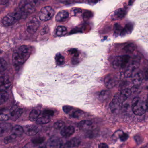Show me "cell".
I'll list each match as a JSON object with an SVG mask.
<instances>
[{"label":"cell","mask_w":148,"mask_h":148,"mask_svg":"<svg viewBox=\"0 0 148 148\" xmlns=\"http://www.w3.org/2000/svg\"><path fill=\"white\" fill-rule=\"evenodd\" d=\"M67 33V29L64 26H58L56 30V34L59 36H63L65 35Z\"/></svg>","instance_id":"27"},{"label":"cell","mask_w":148,"mask_h":148,"mask_svg":"<svg viewBox=\"0 0 148 148\" xmlns=\"http://www.w3.org/2000/svg\"><path fill=\"white\" fill-rule=\"evenodd\" d=\"M61 145L62 141L61 139L57 137L50 138L47 143L48 148H59Z\"/></svg>","instance_id":"11"},{"label":"cell","mask_w":148,"mask_h":148,"mask_svg":"<svg viewBox=\"0 0 148 148\" xmlns=\"http://www.w3.org/2000/svg\"><path fill=\"white\" fill-rule=\"evenodd\" d=\"M65 127V123L62 121H58L55 122L54 127L56 130H62Z\"/></svg>","instance_id":"32"},{"label":"cell","mask_w":148,"mask_h":148,"mask_svg":"<svg viewBox=\"0 0 148 148\" xmlns=\"http://www.w3.org/2000/svg\"><path fill=\"white\" fill-rule=\"evenodd\" d=\"M11 125L9 123H0V137H3L11 132L12 130Z\"/></svg>","instance_id":"13"},{"label":"cell","mask_w":148,"mask_h":148,"mask_svg":"<svg viewBox=\"0 0 148 148\" xmlns=\"http://www.w3.org/2000/svg\"><path fill=\"white\" fill-rule=\"evenodd\" d=\"M132 109L133 112L136 115L143 114L147 110L146 100L140 97L134 98L132 102Z\"/></svg>","instance_id":"2"},{"label":"cell","mask_w":148,"mask_h":148,"mask_svg":"<svg viewBox=\"0 0 148 148\" xmlns=\"http://www.w3.org/2000/svg\"><path fill=\"white\" fill-rule=\"evenodd\" d=\"M17 138V137H15L14 135L11 134V135L7 136V137H6L4 139V143L5 144L9 143H11V142L13 141V140L16 139Z\"/></svg>","instance_id":"36"},{"label":"cell","mask_w":148,"mask_h":148,"mask_svg":"<svg viewBox=\"0 0 148 148\" xmlns=\"http://www.w3.org/2000/svg\"><path fill=\"white\" fill-rule=\"evenodd\" d=\"M73 109H74V108L73 107L68 106V105L64 106L63 107V110L65 114H69L73 110Z\"/></svg>","instance_id":"38"},{"label":"cell","mask_w":148,"mask_h":148,"mask_svg":"<svg viewBox=\"0 0 148 148\" xmlns=\"http://www.w3.org/2000/svg\"><path fill=\"white\" fill-rule=\"evenodd\" d=\"M9 119V116L7 115L3 114H0V121H6L8 120Z\"/></svg>","instance_id":"42"},{"label":"cell","mask_w":148,"mask_h":148,"mask_svg":"<svg viewBox=\"0 0 148 148\" xmlns=\"http://www.w3.org/2000/svg\"><path fill=\"white\" fill-rule=\"evenodd\" d=\"M99 1H100V0H88V2H89L90 4H94L98 2Z\"/></svg>","instance_id":"48"},{"label":"cell","mask_w":148,"mask_h":148,"mask_svg":"<svg viewBox=\"0 0 148 148\" xmlns=\"http://www.w3.org/2000/svg\"><path fill=\"white\" fill-rule=\"evenodd\" d=\"M11 83L10 81L5 77L0 78V87L2 88L1 90H5L10 87Z\"/></svg>","instance_id":"22"},{"label":"cell","mask_w":148,"mask_h":148,"mask_svg":"<svg viewBox=\"0 0 148 148\" xmlns=\"http://www.w3.org/2000/svg\"><path fill=\"white\" fill-rule=\"evenodd\" d=\"M24 131L27 135L29 136L36 135L39 131L38 126L33 125H27L23 127Z\"/></svg>","instance_id":"12"},{"label":"cell","mask_w":148,"mask_h":148,"mask_svg":"<svg viewBox=\"0 0 148 148\" xmlns=\"http://www.w3.org/2000/svg\"><path fill=\"white\" fill-rule=\"evenodd\" d=\"M130 59L131 57L127 55L116 57L113 61V66L116 69H124L128 66Z\"/></svg>","instance_id":"4"},{"label":"cell","mask_w":148,"mask_h":148,"mask_svg":"<svg viewBox=\"0 0 148 148\" xmlns=\"http://www.w3.org/2000/svg\"><path fill=\"white\" fill-rule=\"evenodd\" d=\"M69 52L71 55L74 57H78L79 55V51L75 48H71L70 49Z\"/></svg>","instance_id":"40"},{"label":"cell","mask_w":148,"mask_h":148,"mask_svg":"<svg viewBox=\"0 0 148 148\" xmlns=\"http://www.w3.org/2000/svg\"><path fill=\"white\" fill-rule=\"evenodd\" d=\"M55 14L54 10L50 6L42 7L39 13V18L42 21H47L51 19Z\"/></svg>","instance_id":"6"},{"label":"cell","mask_w":148,"mask_h":148,"mask_svg":"<svg viewBox=\"0 0 148 148\" xmlns=\"http://www.w3.org/2000/svg\"><path fill=\"white\" fill-rule=\"evenodd\" d=\"M7 68V64L5 60L0 57V72H3Z\"/></svg>","instance_id":"33"},{"label":"cell","mask_w":148,"mask_h":148,"mask_svg":"<svg viewBox=\"0 0 148 148\" xmlns=\"http://www.w3.org/2000/svg\"><path fill=\"white\" fill-rule=\"evenodd\" d=\"M121 104V103L119 101L116 95L110 104V110L113 113H117L120 108Z\"/></svg>","instance_id":"10"},{"label":"cell","mask_w":148,"mask_h":148,"mask_svg":"<svg viewBox=\"0 0 148 148\" xmlns=\"http://www.w3.org/2000/svg\"><path fill=\"white\" fill-rule=\"evenodd\" d=\"M35 145L33 142H30L24 146L23 148H34Z\"/></svg>","instance_id":"43"},{"label":"cell","mask_w":148,"mask_h":148,"mask_svg":"<svg viewBox=\"0 0 148 148\" xmlns=\"http://www.w3.org/2000/svg\"><path fill=\"white\" fill-rule=\"evenodd\" d=\"M78 126L80 130L82 131H88L92 129L93 124L90 120H82L78 123Z\"/></svg>","instance_id":"16"},{"label":"cell","mask_w":148,"mask_h":148,"mask_svg":"<svg viewBox=\"0 0 148 148\" xmlns=\"http://www.w3.org/2000/svg\"><path fill=\"white\" fill-rule=\"evenodd\" d=\"M56 62L59 65H62L64 63V57L62 56L61 54H58L56 55Z\"/></svg>","instance_id":"34"},{"label":"cell","mask_w":148,"mask_h":148,"mask_svg":"<svg viewBox=\"0 0 148 148\" xmlns=\"http://www.w3.org/2000/svg\"><path fill=\"white\" fill-rule=\"evenodd\" d=\"M144 77L143 72H138L134 75L133 79V81L135 85H139L143 81Z\"/></svg>","instance_id":"21"},{"label":"cell","mask_w":148,"mask_h":148,"mask_svg":"<svg viewBox=\"0 0 148 148\" xmlns=\"http://www.w3.org/2000/svg\"><path fill=\"white\" fill-rule=\"evenodd\" d=\"M143 75L144 78L146 79H148V70H146L145 71L144 73H143Z\"/></svg>","instance_id":"46"},{"label":"cell","mask_w":148,"mask_h":148,"mask_svg":"<svg viewBox=\"0 0 148 148\" xmlns=\"http://www.w3.org/2000/svg\"><path fill=\"white\" fill-rule=\"evenodd\" d=\"M75 132V128L71 126H65L61 130V135L64 137L67 138L70 137Z\"/></svg>","instance_id":"17"},{"label":"cell","mask_w":148,"mask_h":148,"mask_svg":"<svg viewBox=\"0 0 148 148\" xmlns=\"http://www.w3.org/2000/svg\"><path fill=\"white\" fill-rule=\"evenodd\" d=\"M128 137L129 136H128V134L125 133H122L120 135L119 137H120V139L121 141L122 142H124L128 139Z\"/></svg>","instance_id":"41"},{"label":"cell","mask_w":148,"mask_h":148,"mask_svg":"<svg viewBox=\"0 0 148 148\" xmlns=\"http://www.w3.org/2000/svg\"><path fill=\"white\" fill-rule=\"evenodd\" d=\"M98 148H108L109 146L108 144L105 143H101L98 145Z\"/></svg>","instance_id":"44"},{"label":"cell","mask_w":148,"mask_h":148,"mask_svg":"<svg viewBox=\"0 0 148 148\" xmlns=\"http://www.w3.org/2000/svg\"><path fill=\"white\" fill-rule=\"evenodd\" d=\"M23 14L20 10L19 11L9 13L2 19V23L6 26L12 25L22 17Z\"/></svg>","instance_id":"3"},{"label":"cell","mask_w":148,"mask_h":148,"mask_svg":"<svg viewBox=\"0 0 148 148\" xmlns=\"http://www.w3.org/2000/svg\"><path fill=\"white\" fill-rule=\"evenodd\" d=\"M53 115H54V112L51 110H46L43 111L42 114V115L49 117L53 116Z\"/></svg>","instance_id":"37"},{"label":"cell","mask_w":148,"mask_h":148,"mask_svg":"<svg viewBox=\"0 0 148 148\" xmlns=\"http://www.w3.org/2000/svg\"><path fill=\"white\" fill-rule=\"evenodd\" d=\"M45 138L43 137H38L32 139V142L35 145L40 144L45 141Z\"/></svg>","instance_id":"35"},{"label":"cell","mask_w":148,"mask_h":148,"mask_svg":"<svg viewBox=\"0 0 148 148\" xmlns=\"http://www.w3.org/2000/svg\"><path fill=\"white\" fill-rule=\"evenodd\" d=\"M132 91L131 89L126 88L121 91L120 94H116L119 101L122 104L126 101L131 94Z\"/></svg>","instance_id":"14"},{"label":"cell","mask_w":148,"mask_h":148,"mask_svg":"<svg viewBox=\"0 0 148 148\" xmlns=\"http://www.w3.org/2000/svg\"><path fill=\"white\" fill-rule=\"evenodd\" d=\"M133 25L131 23L127 24L126 25L125 27L122 30L120 33L121 35L123 36L131 34L133 29Z\"/></svg>","instance_id":"24"},{"label":"cell","mask_w":148,"mask_h":148,"mask_svg":"<svg viewBox=\"0 0 148 148\" xmlns=\"http://www.w3.org/2000/svg\"><path fill=\"white\" fill-rule=\"evenodd\" d=\"M40 23L37 18L33 17L27 23V30L30 34L35 33L40 27Z\"/></svg>","instance_id":"9"},{"label":"cell","mask_w":148,"mask_h":148,"mask_svg":"<svg viewBox=\"0 0 148 148\" xmlns=\"http://www.w3.org/2000/svg\"><path fill=\"white\" fill-rule=\"evenodd\" d=\"M118 81V78L116 75L114 74H109L104 79V84L107 88L111 89L115 86Z\"/></svg>","instance_id":"8"},{"label":"cell","mask_w":148,"mask_h":148,"mask_svg":"<svg viewBox=\"0 0 148 148\" xmlns=\"http://www.w3.org/2000/svg\"><path fill=\"white\" fill-rule=\"evenodd\" d=\"M8 94L5 90H0V105L4 104L8 100Z\"/></svg>","instance_id":"25"},{"label":"cell","mask_w":148,"mask_h":148,"mask_svg":"<svg viewBox=\"0 0 148 148\" xmlns=\"http://www.w3.org/2000/svg\"><path fill=\"white\" fill-rule=\"evenodd\" d=\"M69 17V13L67 11H63L59 12L56 17V20L58 22H63L65 21Z\"/></svg>","instance_id":"20"},{"label":"cell","mask_w":148,"mask_h":148,"mask_svg":"<svg viewBox=\"0 0 148 148\" xmlns=\"http://www.w3.org/2000/svg\"><path fill=\"white\" fill-rule=\"evenodd\" d=\"M81 143V141L80 139L77 138H73L70 140L66 142L65 144V147L66 148H74L79 146Z\"/></svg>","instance_id":"18"},{"label":"cell","mask_w":148,"mask_h":148,"mask_svg":"<svg viewBox=\"0 0 148 148\" xmlns=\"http://www.w3.org/2000/svg\"><path fill=\"white\" fill-rule=\"evenodd\" d=\"M136 49V46L133 43H130L128 45H126L124 48V50L126 53L131 54L135 51Z\"/></svg>","instance_id":"29"},{"label":"cell","mask_w":148,"mask_h":148,"mask_svg":"<svg viewBox=\"0 0 148 148\" xmlns=\"http://www.w3.org/2000/svg\"><path fill=\"white\" fill-rule=\"evenodd\" d=\"M146 103H147V110H148V95H147V99H146Z\"/></svg>","instance_id":"49"},{"label":"cell","mask_w":148,"mask_h":148,"mask_svg":"<svg viewBox=\"0 0 148 148\" xmlns=\"http://www.w3.org/2000/svg\"><path fill=\"white\" fill-rule=\"evenodd\" d=\"M122 29L121 26L119 24H116L115 25V33L116 34H120Z\"/></svg>","instance_id":"39"},{"label":"cell","mask_w":148,"mask_h":148,"mask_svg":"<svg viewBox=\"0 0 148 148\" xmlns=\"http://www.w3.org/2000/svg\"><path fill=\"white\" fill-rule=\"evenodd\" d=\"M20 10L24 15L32 13L35 11L34 6L27 0H22L20 4Z\"/></svg>","instance_id":"7"},{"label":"cell","mask_w":148,"mask_h":148,"mask_svg":"<svg viewBox=\"0 0 148 148\" xmlns=\"http://www.w3.org/2000/svg\"><path fill=\"white\" fill-rule=\"evenodd\" d=\"M141 58L138 56H134L130 64L127 66V69L125 72L124 75L126 77L129 78L132 75L133 73L136 69H138L140 65Z\"/></svg>","instance_id":"5"},{"label":"cell","mask_w":148,"mask_h":148,"mask_svg":"<svg viewBox=\"0 0 148 148\" xmlns=\"http://www.w3.org/2000/svg\"><path fill=\"white\" fill-rule=\"evenodd\" d=\"M110 95L109 91L104 90L102 91L99 94V98L101 102H104L108 98Z\"/></svg>","instance_id":"30"},{"label":"cell","mask_w":148,"mask_h":148,"mask_svg":"<svg viewBox=\"0 0 148 148\" xmlns=\"http://www.w3.org/2000/svg\"><path fill=\"white\" fill-rule=\"evenodd\" d=\"M50 121V117L42 116V117L38 118V119L36 120V123L37 124H45L48 123Z\"/></svg>","instance_id":"28"},{"label":"cell","mask_w":148,"mask_h":148,"mask_svg":"<svg viewBox=\"0 0 148 148\" xmlns=\"http://www.w3.org/2000/svg\"><path fill=\"white\" fill-rule=\"evenodd\" d=\"M41 111L40 110L34 109L31 111L30 114L29 119L31 121H36L40 114Z\"/></svg>","instance_id":"26"},{"label":"cell","mask_w":148,"mask_h":148,"mask_svg":"<svg viewBox=\"0 0 148 148\" xmlns=\"http://www.w3.org/2000/svg\"><path fill=\"white\" fill-rule=\"evenodd\" d=\"M22 113V110L17 106H13L10 110V116L11 119L15 121L18 119Z\"/></svg>","instance_id":"15"},{"label":"cell","mask_w":148,"mask_h":148,"mask_svg":"<svg viewBox=\"0 0 148 148\" xmlns=\"http://www.w3.org/2000/svg\"><path fill=\"white\" fill-rule=\"evenodd\" d=\"M48 31V29L46 27V28L42 29V30L41 31L42 34L43 35L45 34H46V33H47Z\"/></svg>","instance_id":"47"},{"label":"cell","mask_w":148,"mask_h":148,"mask_svg":"<svg viewBox=\"0 0 148 148\" xmlns=\"http://www.w3.org/2000/svg\"><path fill=\"white\" fill-rule=\"evenodd\" d=\"M29 48L27 46H21L16 50L13 56V61L14 65L19 66L23 64L30 55Z\"/></svg>","instance_id":"1"},{"label":"cell","mask_w":148,"mask_h":148,"mask_svg":"<svg viewBox=\"0 0 148 148\" xmlns=\"http://www.w3.org/2000/svg\"><path fill=\"white\" fill-rule=\"evenodd\" d=\"M38 2V0H29V3L31 4L32 5L34 6Z\"/></svg>","instance_id":"45"},{"label":"cell","mask_w":148,"mask_h":148,"mask_svg":"<svg viewBox=\"0 0 148 148\" xmlns=\"http://www.w3.org/2000/svg\"><path fill=\"white\" fill-rule=\"evenodd\" d=\"M70 116L72 118H75V119H78V118H80L82 116L83 114V112L81 110H75L73 111L72 110L71 112L69 114Z\"/></svg>","instance_id":"31"},{"label":"cell","mask_w":148,"mask_h":148,"mask_svg":"<svg viewBox=\"0 0 148 148\" xmlns=\"http://www.w3.org/2000/svg\"><path fill=\"white\" fill-rule=\"evenodd\" d=\"M11 132V134L17 137H19L23 134V133L24 132V129L23 127H21L20 126L16 125L12 128Z\"/></svg>","instance_id":"23"},{"label":"cell","mask_w":148,"mask_h":148,"mask_svg":"<svg viewBox=\"0 0 148 148\" xmlns=\"http://www.w3.org/2000/svg\"><path fill=\"white\" fill-rule=\"evenodd\" d=\"M126 14L125 10L123 8H120L116 10L112 15V19L113 20H120L124 17Z\"/></svg>","instance_id":"19"}]
</instances>
